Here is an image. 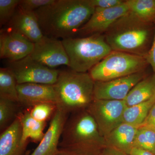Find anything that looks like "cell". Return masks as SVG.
I'll return each mask as SVG.
<instances>
[{
    "label": "cell",
    "instance_id": "5bb4252c",
    "mask_svg": "<svg viewBox=\"0 0 155 155\" xmlns=\"http://www.w3.org/2000/svg\"><path fill=\"white\" fill-rule=\"evenodd\" d=\"M19 104L31 108L41 103H50L57 105V93L54 85L25 83L17 86Z\"/></svg>",
    "mask_w": 155,
    "mask_h": 155
},
{
    "label": "cell",
    "instance_id": "ba28073f",
    "mask_svg": "<svg viewBox=\"0 0 155 155\" xmlns=\"http://www.w3.org/2000/svg\"><path fill=\"white\" fill-rule=\"evenodd\" d=\"M125 101L94 99L86 110L96 123L104 138L123 123V116L127 107Z\"/></svg>",
    "mask_w": 155,
    "mask_h": 155
},
{
    "label": "cell",
    "instance_id": "f546056e",
    "mask_svg": "<svg viewBox=\"0 0 155 155\" xmlns=\"http://www.w3.org/2000/svg\"><path fill=\"white\" fill-rule=\"evenodd\" d=\"M146 59L149 64L151 66L155 74V30L152 44L147 54Z\"/></svg>",
    "mask_w": 155,
    "mask_h": 155
},
{
    "label": "cell",
    "instance_id": "4316f807",
    "mask_svg": "<svg viewBox=\"0 0 155 155\" xmlns=\"http://www.w3.org/2000/svg\"><path fill=\"white\" fill-rule=\"evenodd\" d=\"M55 0H20L18 8L22 11L34 12L38 9L48 5Z\"/></svg>",
    "mask_w": 155,
    "mask_h": 155
},
{
    "label": "cell",
    "instance_id": "4fadbf2b",
    "mask_svg": "<svg viewBox=\"0 0 155 155\" xmlns=\"http://www.w3.org/2000/svg\"><path fill=\"white\" fill-rule=\"evenodd\" d=\"M68 116L69 114L57 108L43 138L30 155L57 154L63 128Z\"/></svg>",
    "mask_w": 155,
    "mask_h": 155
},
{
    "label": "cell",
    "instance_id": "8992f818",
    "mask_svg": "<svg viewBox=\"0 0 155 155\" xmlns=\"http://www.w3.org/2000/svg\"><path fill=\"white\" fill-rule=\"evenodd\" d=\"M148 64L146 57L113 51L89 74L94 81H108L144 71Z\"/></svg>",
    "mask_w": 155,
    "mask_h": 155
},
{
    "label": "cell",
    "instance_id": "3957f363",
    "mask_svg": "<svg viewBox=\"0 0 155 155\" xmlns=\"http://www.w3.org/2000/svg\"><path fill=\"white\" fill-rule=\"evenodd\" d=\"M151 23L142 21L129 11L105 32L106 41L112 51L146 58L149 51Z\"/></svg>",
    "mask_w": 155,
    "mask_h": 155
},
{
    "label": "cell",
    "instance_id": "f1b7e54d",
    "mask_svg": "<svg viewBox=\"0 0 155 155\" xmlns=\"http://www.w3.org/2000/svg\"><path fill=\"white\" fill-rule=\"evenodd\" d=\"M140 126L149 127L155 130V104L151 109L146 119Z\"/></svg>",
    "mask_w": 155,
    "mask_h": 155
},
{
    "label": "cell",
    "instance_id": "ffe728a7",
    "mask_svg": "<svg viewBox=\"0 0 155 155\" xmlns=\"http://www.w3.org/2000/svg\"><path fill=\"white\" fill-rule=\"evenodd\" d=\"M155 104V96L151 99L125 109L123 122L139 127L146 119L151 109Z\"/></svg>",
    "mask_w": 155,
    "mask_h": 155
},
{
    "label": "cell",
    "instance_id": "8fae6325",
    "mask_svg": "<svg viewBox=\"0 0 155 155\" xmlns=\"http://www.w3.org/2000/svg\"><path fill=\"white\" fill-rule=\"evenodd\" d=\"M125 1L120 5L110 8H95L94 12L87 22L78 30L77 33L92 35L105 32L119 18L129 12Z\"/></svg>",
    "mask_w": 155,
    "mask_h": 155
},
{
    "label": "cell",
    "instance_id": "d6a6232c",
    "mask_svg": "<svg viewBox=\"0 0 155 155\" xmlns=\"http://www.w3.org/2000/svg\"><path fill=\"white\" fill-rule=\"evenodd\" d=\"M56 155H78L74 153L64 150L60 149L59 148V151L57 153Z\"/></svg>",
    "mask_w": 155,
    "mask_h": 155
},
{
    "label": "cell",
    "instance_id": "603a6c76",
    "mask_svg": "<svg viewBox=\"0 0 155 155\" xmlns=\"http://www.w3.org/2000/svg\"><path fill=\"white\" fill-rule=\"evenodd\" d=\"M19 103L4 98L0 97V129L3 131L15 120Z\"/></svg>",
    "mask_w": 155,
    "mask_h": 155
},
{
    "label": "cell",
    "instance_id": "9a60e30c",
    "mask_svg": "<svg viewBox=\"0 0 155 155\" xmlns=\"http://www.w3.org/2000/svg\"><path fill=\"white\" fill-rule=\"evenodd\" d=\"M7 25V28L21 34L34 43L40 41L44 36L34 12L22 11L17 8Z\"/></svg>",
    "mask_w": 155,
    "mask_h": 155
},
{
    "label": "cell",
    "instance_id": "d4e9b609",
    "mask_svg": "<svg viewBox=\"0 0 155 155\" xmlns=\"http://www.w3.org/2000/svg\"><path fill=\"white\" fill-rule=\"evenodd\" d=\"M57 109L56 104L45 103L33 106L29 111L35 119L41 122H46L51 116H53Z\"/></svg>",
    "mask_w": 155,
    "mask_h": 155
},
{
    "label": "cell",
    "instance_id": "4dcf8cb0",
    "mask_svg": "<svg viewBox=\"0 0 155 155\" xmlns=\"http://www.w3.org/2000/svg\"><path fill=\"white\" fill-rule=\"evenodd\" d=\"M97 155H129L119 150L111 147L106 146Z\"/></svg>",
    "mask_w": 155,
    "mask_h": 155
},
{
    "label": "cell",
    "instance_id": "44dd1931",
    "mask_svg": "<svg viewBox=\"0 0 155 155\" xmlns=\"http://www.w3.org/2000/svg\"><path fill=\"white\" fill-rule=\"evenodd\" d=\"M129 11L144 21L152 23L155 21V0L125 1Z\"/></svg>",
    "mask_w": 155,
    "mask_h": 155
},
{
    "label": "cell",
    "instance_id": "5b68a950",
    "mask_svg": "<svg viewBox=\"0 0 155 155\" xmlns=\"http://www.w3.org/2000/svg\"><path fill=\"white\" fill-rule=\"evenodd\" d=\"M61 40L69 58V67L76 72L90 71L113 51L102 34Z\"/></svg>",
    "mask_w": 155,
    "mask_h": 155
},
{
    "label": "cell",
    "instance_id": "484cf974",
    "mask_svg": "<svg viewBox=\"0 0 155 155\" xmlns=\"http://www.w3.org/2000/svg\"><path fill=\"white\" fill-rule=\"evenodd\" d=\"M20 0H0L1 26L8 24L14 17Z\"/></svg>",
    "mask_w": 155,
    "mask_h": 155
},
{
    "label": "cell",
    "instance_id": "1f68e13d",
    "mask_svg": "<svg viewBox=\"0 0 155 155\" xmlns=\"http://www.w3.org/2000/svg\"><path fill=\"white\" fill-rule=\"evenodd\" d=\"M129 155H154L152 153L145 150L134 147Z\"/></svg>",
    "mask_w": 155,
    "mask_h": 155
},
{
    "label": "cell",
    "instance_id": "7402d4cb",
    "mask_svg": "<svg viewBox=\"0 0 155 155\" xmlns=\"http://www.w3.org/2000/svg\"><path fill=\"white\" fill-rule=\"evenodd\" d=\"M17 80L8 68L0 69V97L19 103Z\"/></svg>",
    "mask_w": 155,
    "mask_h": 155
},
{
    "label": "cell",
    "instance_id": "cb8c5ba5",
    "mask_svg": "<svg viewBox=\"0 0 155 155\" xmlns=\"http://www.w3.org/2000/svg\"><path fill=\"white\" fill-rule=\"evenodd\" d=\"M134 147L145 150L155 155V130L149 127H138Z\"/></svg>",
    "mask_w": 155,
    "mask_h": 155
},
{
    "label": "cell",
    "instance_id": "7a4b0ae2",
    "mask_svg": "<svg viewBox=\"0 0 155 155\" xmlns=\"http://www.w3.org/2000/svg\"><path fill=\"white\" fill-rule=\"evenodd\" d=\"M106 147L105 138L86 110L68 116L59 143L60 149L78 155H97Z\"/></svg>",
    "mask_w": 155,
    "mask_h": 155
},
{
    "label": "cell",
    "instance_id": "83f0119b",
    "mask_svg": "<svg viewBox=\"0 0 155 155\" xmlns=\"http://www.w3.org/2000/svg\"><path fill=\"white\" fill-rule=\"evenodd\" d=\"M90 4L94 7L101 8H110L122 5L125 1L121 0H89Z\"/></svg>",
    "mask_w": 155,
    "mask_h": 155
},
{
    "label": "cell",
    "instance_id": "52a82bcc",
    "mask_svg": "<svg viewBox=\"0 0 155 155\" xmlns=\"http://www.w3.org/2000/svg\"><path fill=\"white\" fill-rule=\"evenodd\" d=\"M7 68L14 74L18 84L35 83L54 85L60 72L34 61L29 55L19 61H9Z\"/></svg>",
    "mask_w": 155,
    "mask_h": 155
},
{
    "label": "cell",
    "instance_id": "30bf717a",
    "mask_svg": "<svg viewBox=\"0 0 155 155\" xmlns=\"http://www.w3.org/2000/svg\"><path fill=\"white\" fill-rule=\"evenodd\" d=\"M34 44L29 55L33 60L51 69L62 65L69 67V58L62 40L44 35Z\"/></svg>",
    "mask_w": 155,
    "mask_h": 155
},
{
    "label": "cell",
    "instance_id": "e0dca14e",
    "mask_svg": "<svg viewBox=\"0 0 155 155\" xmlns=\"http://www.w3.org/2000/svg\"><path fill=\"white\" fill-rule=\"evenodd\" d=\"M138 127L123 122L105 137L106 146L130 154Z\"/></svg>",
    "mask_w": 155,
    "mask_h": 155
},
{
    "label": "cell",
    "instance_id": "ac0fdd59",
    "mask_svg": "<svg viewBox=\"0 0 155 155\" xmlns=\"http://www.w3.org/2000/svg\"><path fill=\"white\" fill-rule=\"evenodd\" d=\"M155 96V74L146 76L134 87L124 100L127 107L148 101Z\"/></svg>",
    "mask_w": 155,
    "mask_h": 155
},
{
    "label": "cell",
    "instance_id": "6da1fadb",
    "mask_svg": "<svg viewBox=\"0 0 155 155\" xmlns=\"http://www.w3.org/2000/svg\"><path fill=\"white\" fill-rule=\"evenodd\" d=\"M94 10L89 0H55L34 12L44 35L62 40L73 38Z\"/></svg>",
    "mask_w": 155,
    "mask_h": 155
},
{
    "label": "cell",
    "instance_id": "7c38bea8",
    "mask_svg": "<svg viewBox=\"0 0 155 155\" xmlns=\"http://www.w3.org/2000/svg\"><path fill=\"white\" fill-rule=\"evenodd\" d=\"M35 44L21 34L7 28L1 31L0 58L9 61H19L30 55Z\"/></svg>",
    "mask_w": 155,
    "mask_h": 155
},
{
    "label": "cell",
    "instance_id": "277c9868",
    "mask_svg": "<svg viewBox=\"0 0 155 155\" xmlns=\"http://www.w3.org/2000/svg\"><path fill=\"white\" fill-rule=\"evenodd\" d=\"M95 81L89 73L60 71L54 84L57 108L69 114L86 110L94 100Z\"/></svg>",
    "mask_w": 155,
    "mask_h": 155
},
{
    "label": "cell",
    "instance_id": "d6986e66",
    "mask_svg": "<svg viewBox=\"0 0 155 155\" xmlns=\"http://www.w3.org/2000/svg\"><path fill=\"white\" fill-rule=\"evenodd\" d=\"M22 127V141L28 144V140L40 142L45 135L46 122H41L31 116L29 111L19 112L18 115Z\"/></svg>",
    "mask_w": 155,
    "mask_h": 155
},
{
    "label": "cell",
    "instance_id": "9c48e42d",
    "mask_svg": "<svg viewBox=\"0 0 155 155\" xmlns=\"http://www.w3.org/2000/svg\"><path fill=\"white\" fill-rule=\"evenodd\" d=\"M146 76L141 71L105 81H95L94 99L124 101L130 91Z\"/></svg>",
    "mask_w": 155,
    "mask_h": 155
},
{
    "label": "cell",
    "instance_id": "2e32d148",
    "mask_svg": "<svg viewBox=\"0 0 155 155\" xmlns=\"http://www.w3.org/2000/svg\"><path fill=\"white\" fill-rule=\"evenodd\" d=\"M22 127L19 116L0 135V155H25L27 144L22 141Z\"/></svg>",
    "mask_w": 155,
    "mask_h": 155
}]
</instances>
